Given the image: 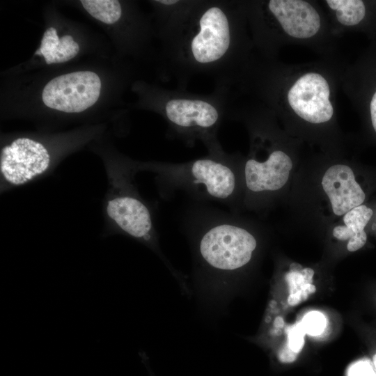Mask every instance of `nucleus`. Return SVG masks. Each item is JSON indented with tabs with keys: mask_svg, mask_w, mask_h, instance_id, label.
Instances as JSON below:
<instances>
[{
	"mask_svg": "<svg viewBox=\"0 0 376 376\" xmlns=\"http://www.w3.org/2000/svg\"><path fill=\"white\" fill-rule=\"evenodd\" d=\"M298 356V353L292 351L287 345L281 349L279 353V359L281 362L289 363L295 361Z\"/></svg>",
	"mask_w": 376,
	"mask_h": 376,
	"instance_id": "obj_21",
	"label": "nucleus"
},
{
	"mask_svg": "<svg viewBox=\"0 0 376 376\" xmlns=\"http://www.w3.org/2000/svg\"><path fill=\"white\" fill-rule=\"evenodd\" d=\"M101 89L99 76L91 71H77L58 76L45 86L42 99L52 109L79 113L93 105Z\"/></svg>",
	"mask_w": 376,
	"mask_h": 376,
	"instance_id": "obj_5",
	"label": "nucleus"
},
{
	"mask_svg": "<svg viewBox=\"0 0 376 376\" xmlns=\"http://www.w3.org/2000/svg\"><path fill=\"white\" fill-rule=\"evenodd\" d=\"M370 115L373 128L376 132V92L370 102Z\"/></svg>",
	"mask_w": 376,
	"mask_h": 376,
	"instance_id": "obj_22",
	"label": "nucleus"
},
{
	"mask_svg": "<svg viewBox=\"0 0 376 376\" xmlns=\"http://www.w3.org/2000/svg\"><path fill=\"white\" fill-rule=\"evenodd\" d=\"M35 54L36 55H40V56L42 55V52H41L40 48L35 52Z\"/></svg>",
	"mask_w": 376,
	"mask_h": 376,
	"instance_id": "obj_26",
	"label": "nucleus"
},
{
	"mask_svg": "<svg viewBox=\"0 0 376 376\" xmlns=\"http://www.w3.org/2000/svg\"><path fill=\"white\" fill-rule=\"evenodd\" d=\"M303 269L302 266L300 264L297 263H292L290 265V272H299Z\"/></svg>",
	"mask_w": 376,
	"mask_h": 376,
	"instance_id": "obj_23",
	"label": "nucleus"
},
{
	"mask_svg": "<svg viewBox=\"0 0 376 376\" xmlns=\"http://www.w3.org/2000/svg\"><path fill=\"white\" fill-rule=\"evenodd\" d=\"M164 47L173 41L189 20L200 0H156Z\"/></svg>",
	"mask_w": 376,
	"mask_h": 376,
	"instance_id": "obj_12",
	"label": "nucleus"
},
{
	"mask_svg": "<svg viewBox=\"0 0 376 376\" xmlns=\"http://www.w3.org/2000/svg\"><path fill=\"white\" fill-rule=\"evenodd\" d=\"M81 3L91 15L105 24H115L122 16L121 5L117 0H81Z\"/></svg>",
	"mask_w": 376,
	"mask_h": 376,
	"instance_id": "obj_13",
	"label": "nucleus"
},
{
	"mask_svg": "<svg viewBox=\"0 0 376 376\" xmlns=\"http://www.w3.org/2000/svg\"><path fill=\"white\" fill-rule=\"evenodd\" d=\"M373 215V210L364 205H360L347 212L343 221L346 226L356 234H365L364 228Z\"/></svg>",
	"mask_w": 376,
	"mask_h": 376,
	"instance_id": "obj_15",
	"label": "nucleus"
},
{
	"mask_svg": "<svg viewBox=\"0 0 376 376\" xmlns=\"http://www.w3.org/2000/svg\"><path fill=\"white\" fill-rule=\"evenodd\" d=\"M288 342L287 345L294 352L299 354L304 345V335L306 334L300 322L288 327Z\"/></svg>",
	"mask_w": 376,
	"mask_h": 376,
	"instance_id": "obj_19",
	"label": "nucleus"
},
{
	"mask_svg": "<svg viewBox=\"0 0 376 376\" xmlns=\"http://www.w3.org/2000/svg\"><path fill=\"white\" fill-rule=\"evenodd\" d=\"M160 173L171 190H182L198 198L228 204L235 193L237 176L222 148L185 163L160 165Z\"/></svg>",
	"mask_w": 376,
	"mask_h": 376,
	"instance_id": "obj_3",
	"label": "nucleus"
},
{
	"mask_svg": "<svg viewBox=\"0 0 376 376\" xmlns=\"http://www.w3.org/2000/svg\"><path fill=\"white\" fill-rule=\"evenodd\" d=\"M334 236L339 240H348L347 249L349 251H355L364 246L367 235L365 234H356L346 226H338L334 228Z\"/></svg>",
	"mask_w": 376,
	"mask_h": 376,
	"instance_id": "obj_16",
	"label": "nucleus"
},
{
	"mask_svg": "<svg viewBox=\"0 0 376 376\" xmlns=\"http://www.w3.org/2000/svg\"><path fill=\"white\" fill-rule=\"evenodd\" d=\"M50 155L40 143L18 138L1 149L0 169L3 179L13 185H21L45 173Z\"/></svg>",
	"mask_w": 376,
	"mask_h": 376,
	"instance_id": "obj_6",
	"label": "nucleus"
},
{
	"mask_svg": "<svg viewBox=\"0 0 376 376\" xmlns=\"http://www.w3.org/2000/svg\"><path fill=\"white\" fill-rule=\"evenodd\" d=\"M328 6L336 10L339 22L346 26L359 24L364 17L365 6L360 0H327Z\"/></svg>",
	"mask_w": 376,
	"mask_h": 376,
	"instance_id": "obj_14",
	"label": "nucleus"
},
{
	"mask_svg": "<svg viewBox=\"0 0 376 376\" xmlns=\"http://www.w3.org/2000/svg\"><path fill=\"white\" fill-rule=\"evenodd\" d=\"M107 213L130 236L148 242L152 240L154 229L150 212L137 197L123 194L109 200Z\"/></svg>",
	"mask_w": 376,
	"mask_h": 376,
	"instance_id": "obj_8",
	"label": "nucleus"
},
{
	"mask_svg": "<svg viewBox=\"0 0 376 376\" xmlns=\"http://www.w3.org/2000/svg\"><path fill=\"white\" fill-rule=\"evenodd\" d=\"M329 93V84L322 75L307 73L289 90L288 100L301 118L311 123H322L330 120L334 113Z\"/></svg>",
	"mask_w": 376,
	"mask_h": 376,
	"instance_id": "obj_7",
	"label": "nucleus"
},
{
	"mask_svg": "<svg viewBox=\"0 0 376 376\" xmlns=\"http://www.w3.org/2000/svg\"><path fill=\"white\" fill-rule=\"evenodd\" d=\"M157 107L166 121L171 136L193 144L201 141L207 150L221 148L218 130L228 117V88L215 86L210 94L191 93L187 88L157 91Z\"/></svg>",
	"mask_w": 376,
	"mask_h": 376,
	"instance_id": "obj_2",
	"label": "nucleus"
},
{
	"mask_svg": "<svg viewBox=\"0 0 376 376\" xmlns=\"http://www.w3.org/2000/svg\"><path fill=\"white\" fill-rule=\"evenodd\" d=\"M233 1L200 0L178 36L164 47L170 73L187 88L194 75L213 77L228 87L240 55L239 13Z\"/></svg>",
	"mask_w": 376,
	"mask_h": 376,
	"instance_id": "obj_1",
	"label": "nucleus"
},
{
	"mask_svg": "<svg viewBox=\"0 0 376 376\" xmlns=\"http://www.w3.org/2000/svg\"><path fill=\"white\" fill-rule=\"evenodd\" d=\"M300 324L306 334L317 336L324 331L326 326V319L322 313L313 311L308 313L303 318Z\"/></svg>",
	"mask_w": 376,
	"mask_h": 376,
	"instance_id": "obj_18",
	"label": "nucleus"
},
{
	"mask_svg": "<svg viewBox=\"0 0 376 376\" xmlns=\"http://www.w3.org/2000/svg\"><path fill=\"white\" fill-rule=\"evenodd\" d=\"M285 280L289 285L290 294H294L298 291H301L306 297L314 293L316 288L312 283H308L301 272H289L285 275Z\"/></svg>",
	"mask_w": 376,
	"mask_h": 376,
	"instance_id": "obj_17",
	"label": "nucleus"
},
{
	"mask_svg": "<svg viewBox=\"0 0 376 376\" xmlns=\"http://www.w3.org/2000/svg\"><path fill=\"white\" fill-rule=\"evenodd\" d=\"M322 185L336 215L345 214L365 200V193L355 180L353 171L347 165L336 164L329 168Z\"/></svg>",
	"mask_w": 376,
	"mask_h": 376,
	"instance_id": "obj_11",
	"label": "nucleus"
},
{
	"mask_svg": "<svg viewBox=\"0 0 376 376\" xmlns=\"http://www.w3.org/2000/svg\"><path fill=\"white\" fill-rule=\"evenodd\" d=\"M198 226V253L203 263L220 272H231L246 265L256 248L255 237L228 219V215L207 217Z\"/></svg>",
	"mask_w": 376,
	"mask_h": 376,
	"instance_id": "obj_4",
	"label": "nucleus"
},
{
	"mask_svg": "<svg viewBox=\"0 0 376 376\" xmlns=\"http://www.w3.org/2000/svg\"><path fill=\"white\" fill-rule=\"evenodd\" d=\"M292 167L290 158L283 151L272 152L264 162L248 159L244 164V180L251 192L273 191L283 187Z\"/></svg>",
	"mask_w": 376,
	"mask_h": 376,
	"instance_id": "obj_9",
	"label": "nucleus"
},
{
	"mask_svg": "<svg viewBox=\"0 0 376 376\" xmlns=\"http://www.w3.org/2000/svg\"><path fill=\"white\" fill-rule=\"evenodd\" d=\"M347 376H376L375 367L369 360H359L352 363L347 370Z\"/></svg>",
	"mask_w": 376,
	"mask_h": 376,
	"instance_id": "obj_20",
	"label": "nucleus"
},
{
	"mask_svg": "<svg viewBox=\"0 0 376 376\" xmlns=\"http://www.w3.org/2000/svg\"><path fill=\"white\" fill-rule=\"evenodd\" d=\"M267 9L283 31L297 38H307L317 33L320 17L308 2L301 0H270Z\"/></svg>",
	"mask_w": 376,
	"mask_h": 376,
	"instance_id": "obj_10",
	"label": "nucleus"
},
{
	"mask_svg": "<svg viewBox=\"0 0 376 376\" xmlns=\"http://www.w3.org/2000/svg\"><path fill=\"white\" fill-rule=\"evenodd\" d=\"M373 365L376 371V354L373 356Z\"/></svg>",
	"mask_w": 376,
	"mask_h": 376,
	"instance_id": "obj_25",
	"label": "nucleus"
},
{
	"mask_svg": "<svg viewBox=\"0 0 376 376\" xmlns=\"http://www.w3.org/2000/svg\"><path fill=\"white\" fill-rule=\"evenodd\" d=\"M284 325L283 319L281 317H277L274 320V326L276 328H281Z\"/></svg>",
	"mask_w": 376,
	"mask_h": 376,
	"instance_id": "obj_24",
	"label": "nucleus"
}]
</instances>
